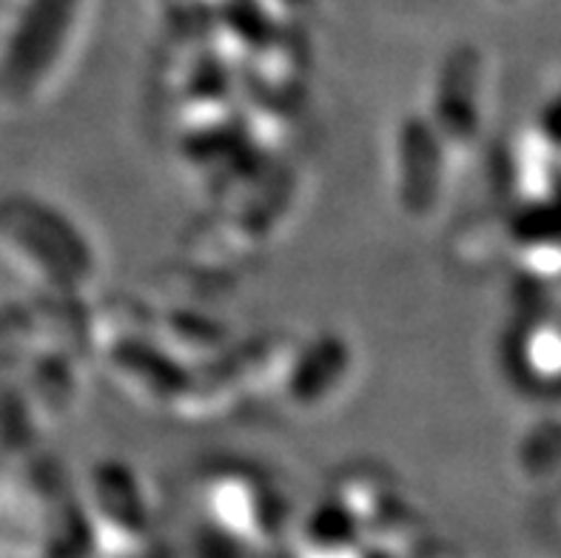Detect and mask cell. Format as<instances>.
Returning a JSON list of instances; mask_svg holds the SVG:
<instances>
[{
    "label": "cell",
    "mask_w": 561,
    "mask_h": 558,
    "mask_svg": "<svg viewBox=\"0 0 561 558\" xmlns=\"http://www.w3.org/2000/svg\"><path fill=\"white\" fill-rule=\"evenodd\" d=\"M479 57L459 49L445 60L434 89V132L442 149H468L479 135Z\"/></svg>",
    "instance_id": "cell-1"
},
{
    "label": "cell",
    "mask_w": 561,
    "mask_h": 558,
    "mask_svg": "<svg viewBox=\"0 0 561 558\" xmlns=\"http://www.w3.org/2000/svg\"><path fill=\"white\" fill-rule=\"evenodd\" d=\"M541 132H545V137L553 143L556 149H561V94L550 103L545 117H541Z\"/></svg>",
    "instance_id": "cell-3"
},
{
    "label": "cell",
    "mask_w": 561,
    "mask_h": 558,
    "mask_svg": "<svg viewBox=\"0 0 561 558\" xmlns=\"http://www.w3.org/2000/svg\"><path fill=\"white\" fill-rule=\"evenodd\" d=\"M499 3H513V0H499Z\"/></svg>",
    "instance_id": "cell-4"
},
{
    "label": "cell",
    "mask_w": 561,
    "mask_h": 558,
    "mask_svg": "<svg viewBox=\"0 0 561 558\" xmlns=\"http://www.w3.org/2000/svg\"><path fill=\"white\" fill-rule=\"evenodd\" d=\"M393 155H397L393 191L399 203L405 205L408 212H427L439 194L442 160L448 155L442 149L434 126L422 117H408L397 132Z\"/></svg>",
    "instance_id": "cell-2"
}]
</instances>
